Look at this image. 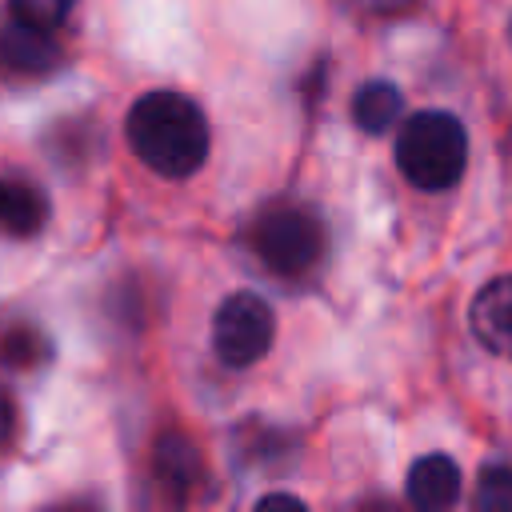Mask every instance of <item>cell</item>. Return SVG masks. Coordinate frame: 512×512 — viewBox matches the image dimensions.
Returning <instances> with one entry per match:
<instances>
[{"instance_id": "obj_1", "label": "cell", "mask_w": 512, "mask_h": 512, "mask_svg": "<svg viewBox=\"0 0 512 512\" xmlns=\"http://www.w3.org/2000/svg\"><path fill=\"white\" fill-rule=\"evenodd\" d=\"M124 136H128V148L136 152V160L168 180L192 176L208 160V148H212L208 116L200 112L196 100H188L180 92L140 96L128 112Z\"/></svg>"}, {"instance_id": "obj_2", "label": "cell", "mask_w": 512, "mask_h": 512, "mask_svg": "<svg viewBox=\"0 0 512 512\" xmlns=\"http://www.w3.org/2000/svg\"><path fill=\"white\" fill-rule=\"evenodd\" d=\"M396 168L412 188L448 192L468 168V132L452 112L428 108L404 120L396 136Z\"/></svg>"}, {"instance_id": "obj_3", "label": "cell", "mask_w": 512, "mask_h": 512, "mask_svg": "<svg viewBox=\"0 0 512 512\" xmlns=\"http://www.w3.org/2000/svg\"><path fill=\"white\" fill-rule=\"evenodd\" d=\"M252 248L260 264L284 280L308 276L324 256V228L320 220L300 204H280L264 212L252 228Z\"/></svg>"}, {"instance_id": "obj_4", "label": "cell", "mask_w": 512, "mask_h": 512, "mask_svg": "<svg viewBox=\"0 0 512 512\" xmlns=\"http://www.w3.org/2000/svg\"><path fill=\"white\" fill-rule=\"evenodd\" d=\"M276 340V316L264 296L232 292L212 316V348L228 368H248L268 356Z\"/></svg>"}, {"instance_id": "obj_5", "label": "cell", "mask_w": 512, "mask_h": 512, "mask_svg": "<svg viewBox=\"0 0 512 512\" xmlns=\"http://www.w3.org/2000/svg\"><path fill=\"white\" fill-rule=\"evenodd\" d=\"M56 64H60V48L48 28L24 24L16 16L0 24V76L36 80V76H48Z\"/></svg>"}, {"instance_id": "obj_6", "label": "cell", "mask_w": 512, "mask_h": 512, "mask_svg": "<svg viewBox=\"0 0 512 512\" xmlns=\"http://www.w3.org/2000/svg\"><path fill=\"white\" fill-rule=\"evenodd\" d=\"M468 328L488 352L512 360V276H496L476 292L468 308Z\"/></svg>"}, {"instance_id": "obj_7", "label": "cell", "mask_w": 512, "mask_h": 512, "mask_svg": "<svg viewBox=\"0 0 512 512\" xmlns=\"http://www.w3.org/2000/svg\"><path fill=\"white\" fill-rule=\"evenodd\" d=\"M456 500H460L456 460L432 452V456H420L408 468V504H416L420 512H440V508H452Z\"/></svg>"}, {"instance_id": "obj_8", "label": "cell", "mask_w": 512, "mask_h": 512, "mask_svg": "<svg viewBox=\"0 0 512 512\" xmlns=\"http://www.w3.org/2000/svg\"><path fill=\"white\" fill-rule=\"evenodd\" d=\"M48 220V204L32 184L0 176V232L8 236H36Z\"/></svg>"}, {"instance_id": "obj_9", "label": "cell", "mask_w": 512, "mask_h": 512, "mask_svg": "<svg viewBox=\"0 0 512 512\" xmlns=\"http://www.w3.org/2000/svg\"><path fill=\"white\" fill-rule=\"evenodd\" d=\"M400 112H404V96L388 80H368L352 96V120H356L360 132L380 136V132H388L400 120Z\"/></svg>"}, {"instance_id": "obj_10", "label": "cell", "mask_w": 512, "mask_h": 512, "mask_svg": "<svg viewBox=\"0 0 512 512\" xmlns=\"http://www.w3.org/2000/svg\"><path fill=\"white\" fill-rule=\"evenodd\" d=\"M156 476L172 496H188L200 484V456L184 436H160L156 444Z\"/></svg>"}, {"instance_id": "obj_11", "label": "cell", "mask_w": 512, "mask_h": 512, "mask_svg": "<svg viewBox=\"0 0 512 512\" xmlns=\"http://www.w3.org/2000/svg\"><path fill=\"white\" fill-rule=\"evenodd\" d=\"M472 504L480 512H512V464H488V468H480Z\"/></svg>"}, {"instance_id": "obj_12", "label": "cell", "mask_w": 512, "mask_h": 512, "mask_svg": "<svg viewBox=\"0 0 512 512\" xmlns=\"http://www.w3.org/2000/svg\"><path fill=\"white\" fill-rule=\"evenodd\" d=\"M8 4H12V16L16 20L36 24V28H48V32H56L72 16V8H76V0H8Z\"/></svg>"}, {"instance_id": "obj_13", "label": "cell", "mask_w": 512, "mask_h": 512, "mask_svg": "<svg viewBox=\"0 0 512 512\" xmlns=\"http://www.w3.org/2000/svg\"><path fill=\"white\" fill-rule=\"evenodd\" d=\"M44 352H48V348H44V340H40L32 328H12V332L0 340V360H4V364H16V368L36 364Z\"/></svg>"}, {"instance_id": "obj_14", "label": "cell", "mask_w": 512, "mask_h": 512, "mask_svg": "<svg viewBox=\"0 0 512 512\" xmlns=\"http://www.w3.org/2000/svg\"><path fill=\"white\" fill-rule=\"evenodd\" d=\"M12 432H16V404H12V396L0 388V448L12 440Z\"/></svg>"}, {"instance_id": "obj_15", "label": "cell", "mask_w": 512, "mask_h": 512, "mask_svg": "<svg viewBox=\"0 0 512 512\" xmlns=\"http://www.w3.org/2000/svg\"><path fill=\"white\" fill-rule=\"evenodd\" d=\"M360 8H368V12H400V8H408L412 0H356Z\"/></svg>"}, {"instance_id": "obj_16", "label": "cell", "mask_w": 512, "mask_h": 512, "mask_svg": "<svg viewBox=\"0 0 512 512\" xmlns=\"http://www.w3.org/2000/svg\"><path fill=\"white\" fill-rule=\"evenodd\" d=\"M272 504H292V508H300L304 500H300V496H288V492H272V496H260V508H272Z\"/></svg>"}]
</instances>
